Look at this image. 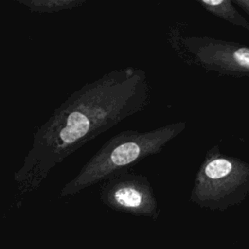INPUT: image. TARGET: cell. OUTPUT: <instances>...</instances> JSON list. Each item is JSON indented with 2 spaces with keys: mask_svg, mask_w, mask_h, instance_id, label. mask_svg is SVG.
Here are the masks:
<instances>
[{
  "mask_svg": "<svg viewBox=\"0 0 249 249\" xmlns=\"http://www.w3.org/2000/svg\"><path fill=\"white\" fill-rule=\"evenodd\" d=\"M150 101L146 72L138 67L114 69L72 92L33 132L32 142L13 181L19 195L38 189L78 149Z\"/></svg>",
  "mask_w": 249,
  "mask_h": 249,
  "instance_id": "6da1fadb",
  "label": "cell"
},
{
  "mask_svg": "<svg viewBox=\"0 0 249 249\" xmlns=\"http://www.w3.org/2000/svg\"><path fill=\"white\" fill-rule=\"evenodd\" d=\"M187 124L184 122L168 124L153 130H124L109 138L78 173L63 185L59 196H74L100 184L111 175L136 164L143 159L160 153L179 135Z\"/></svg>",
  "mask_w": 249,
  "mask_h": 249,
  "instance_id": "7a4b0ae2",
  "label": "cell"
},
{
  "mask_svg": "<svg viewBox=\"0 0 249 249\" xmlns=\"http://www.w3.org/2000/svg\"><path fill=\"white\" fill-rule=\"evenodd\" d=\"M249 194V163L213 149L201 163L191 199L203 206L240 200Z\"/></svg>",
  "mask_w": 249,
  "mask_h": 249,
  "instance_id": "3957f363",
  "label": "cell"
},
{
  "mask_svg": "<svg viewBox=\"0 0 249 249\" xmlns=\"http://www.w3.org/2000/svg\"><path fill=\"white\" fill-rule=\"evenodd\" d=\"M180 46L195 64L212 72L249 77V47L208 36H187Z\"/></svg>",
  "mask_w": 249,
  "mask_h": 249,
  "instance_id": "277c9868",
  "label": "cell"
},
{
  "mask_svg": "<svg viewBox=\"0 0 249 249\" xmlns=\"http://www.w3.org/2000/svg\"><path fill=\"white\" fill-rule=\"evenodd\" d=\"M100 198L110 208L133 215L154 217L158 203L148 178L129 169L117 172L100 183Z\"/></svg>",
  "mask_w": 249,
  "mask_h": 249,
  "instance_id": "5b68a950",
  "label": "cell"
},
{
  "mask_svg": "<svg viewBox=\"0 0 249 249\" xmlns=\"http://www.w3.org/2000/svg\"><path fill=\"white\" fill-rule=\"evenodd\" d=\"M197 3L207 12L212 15L233 24L241 27L249 32V21L237 11L234 3L230 0H215L205 1L200 0Z\"/></svg>",
  "mask_w": 249,
  "mask_h": 249,
  "instance_id": "8992f818",
  "label": "cell"
},
{
  "mask_svg": "<svg viewBox=\"0 0 249 249\" xmlns=\"http://www.w3.org/2000/svg\"><path fill=\"white\" fill-rule=\"evenodd\" d=\"M18 4L34 13H56L71 10L87 4L86 0H19Z\"/></svg>",
  "mask_w": 249,
  "mask_h": 249,
  "instance_id": "52a82bcc",
  "label": "cell"
},
{
  "mask_svg": "<svg viewBox=\"0 0 249 249\" xmlns=\"http://www.w3.org/2000/svg\"><path fill=\"white\" fill-rule=\"evenodd\" d=\"M232 2L244 10L247 14H249V0H234Z\"/></svg>",
  "mask_w": 249,
  "mask_h": 249,
  "instance_id": "ba28073f",
  "label": "cell"
}]
</instances>
